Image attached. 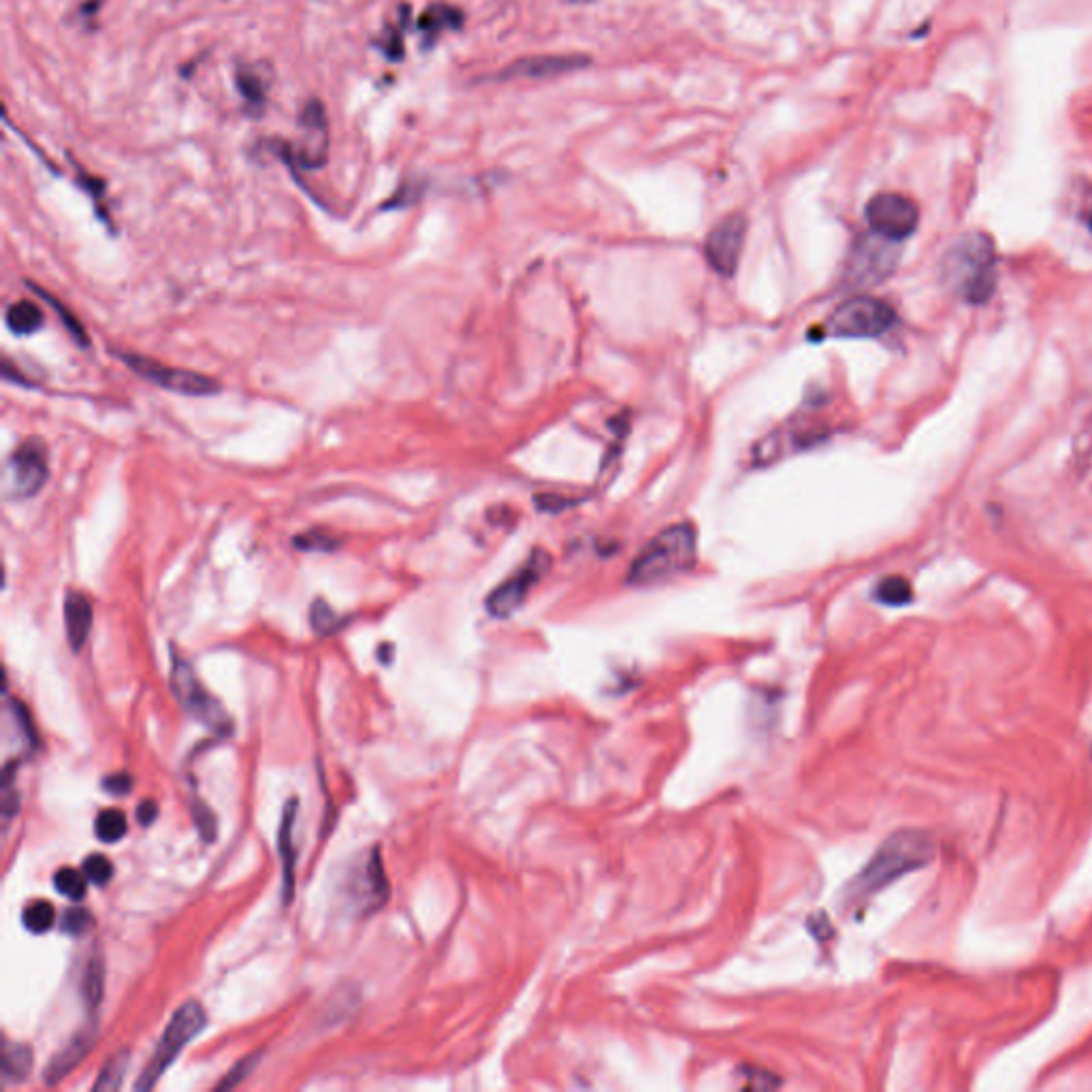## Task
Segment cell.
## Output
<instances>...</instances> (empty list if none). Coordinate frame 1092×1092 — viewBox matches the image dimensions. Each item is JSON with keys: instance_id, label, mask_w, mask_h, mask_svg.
<instances>
[{"instance_id": "32", "label": "cell", "mask_w": 1092, "mask_h": 1092, "mask_svg": "<svg viewBox=\"0 0 1092 1092\" xmlns=\"http://www.w3.org/2000/svg\"><path fill=\"white\" fill-rule=\"evenodd\" d=\"M193 817H195V826L201 832V839L211 843L215 839V832H218V821H215V815L211 813V808L208 804L197 800L193 804Z\"/></svg>"}, {"instance_id": "13", "label": "cell", "mask_w": 1092, "mask_h": 1092, "mask_svg": "<svg viewBox=\"0 0 1092 1092\" xmlns=\"http://www.w3.org/2000/svg\"><path fill=\"white\" fill-rule=\"evenodd\" d=\"M589 64H591V58L585 56V53H538V56H525L504 66V69L495 75V79L508 82V79L557 77V75L581 71Z\"/></svg>"}, {"instance_id": "18", "label": "cell", "mask_w": 1092, "mask_h": 1092, "mask_svg": "<svg viewBox=\"0 0 1092 1092\" xmlns=\"http://www.w3.org/2000/svg\"><path fill=\"white\" fill-rule=\"evenodd\" d=\"M92 1044H94L92 1033L84 1031V1033L75 1035L73 1040L69 1042V1046H64L58 1051V1054L49 1060V1064L43 1071L45 1084H49V1086L60 1084L64 1077L69 1075L73 1069H77V1064L86 1058V1054L92 1050Z\"/></svg>"}, {"instance_id": "25", "label": "cell", "mask_w": 1092, "mask_h": 1092, "mask_svg": "<svg viewBox=\"0 0 1092 1092\" xmlns=\"http://www.w3.org/2000/svg\"><path fill=\"white\" fill-rule=\"evenodd\" d=\"M22 922L26 930H31L35 935H43L56 922V913L47 900H33L26 905L22 913Z\"/></svg>"}, {"instance_id": "30", "label": "cell", "mask_w": 1092, "mask_h": 1092, "mask_svg": "<svg viewBox=\"0 0 1092 1092\" xmlns=\"http://www.w3.org/2000/svg\"><path fill=\"white\" fill-rule=\"evenodd\" d=\"M294 546L299 550H307V552H331L337 548V541L333 536L325 534V532H307V534H299L294 538Z\"/></svg>"}, {"instance_id": "22", "label": "cell", "mask_w": 1092, "mask_h": 1092, "mask_svg": "<svg viewBox=\"0 0 1092 1092\" xmlns=\"http://www.w3.org/2000/svg\"><path fill=\"white\" fill-rule=\"evenodd\" d=\"M126 832H128V821L120 808H105V811L97 815V821H94V834H97L103 843H116L123 839Z\"/></svg>"}, {"instance_id": "5", "label": "cell", "mask_w": 1092, "mask_h": 1092, "mask_svg": "<svg viewBox=\"0 0 1092 1092\" xmlns=\"http://www.w3.org/2000/svg\"><path fill=\"white\" fill-rule=\"evenodd\" d=\"M896 314L892 305L873 299V296H854L841 303L828 318L826 331L834 337L847 340H871L894 327Z\"/></svg>"}, {"instance_id": "26", "label": "cell", "mask_w": 1092, "mask_h": 1092, "mask_svg": "<svg viewBox=\"0 0 1092 1092\" xmlns=\"http://www.w3.org/2000/svg\"><path fill=\"white\" fill-rule=\"evenodd\" d=\"M128 1069V1051H118L105 1067L101 1069L99 1080L94 1082V1090H118L123 1086V1080Z\"/></svg>"}, {"instance_id": "6", "label": "cell", "mask_w": 1092, "mask_h": 1092, "mask_svg": "<svg viewBox=\"0 0 1092 1092\" xmlns=\"http://www.w3.org/2000/svg\"><path fill=\"white\" fill-rule=\"evenodd\" d=\"M171 690L175 698H178V703L184 707V711L188 714H193L195 719L206 723L215 732L224 734L231 730V719H228L226 711L220 707L218 700H215L204 685H201L193 666L180 655H173Z\"/></svg>"}, {"instance_id": "37", "label": "cell", "mask_w": 1092, "mask_h": 1092, "mask_svg": "<svg viewBox=\"0 0 1092 1092\" xmlns=\"http://www.w3.org/2000/svg\"><path fill=\"white\" fill-rule=\"evenodd\" d=\"M747 1088H775L779 1084L773 1073H764L760 1069H745Z\"/></svg>"}, {"instance_id": "3", "label": "cell", "mask_w": 1092, "mask_h": 1092, "mask_svg": "<svg viewBox=\"0 0 1092 1092\" xmlns=\"http://www.w3.org/2000/svg\"><path fill=\"white\" fill-rule=\"evenodd\" d=\"M698 538L690 523H679L659 532L633 559L628 583L646 587L668 581L694 568Z\"/></svg>"}, {"instance_id": "17", "label": "cell", "mask_w": 1092, "mask_h": 1092, "mask_svg": "<svg viewBox=\"0 0 1092 1092\" xmlns=\"http://www.w3.org/2000/svg\"><path fill=\"white\" fill-rule=\"evenodd\" d=\"M272 66L267 62H252V64H237L235 82L237 90L244 101L252 107L254 112H261L267 105L269 86H272Z\"/></svg>"}, {"instance_id": "9", "label": "cell", "mask_w": 1092, "mask_h": 1092, "mask_svg": "<svg viewBox=\"0 0 1092 1092\" xmlns=\"http://www.w3.org/2000/svg\"><path fill=\"white\" fill-rule=\"evenodd\" d=\"M898 241H889L878 233L858 237L847 259V278L856 285H878L894 272L898 263Z\"/></svg>"}, {"instance_id": "29", "label": "cell", "mask_w": 1092, "mask_h": 1092, "mask_svg": "<svg viewBox=\"0 0 1092 1092\" xmlns=\"http://www.w3.org/2000/svg\"><path fill=\"white\" fill-rule=\"evenodd\" d=\"M84 873H86L88 882L97 883V885H107L114 878V865H112L110 858H105L101 854H94V856L84 860Z\"/></svg>"}, {"instance_id": "16", "label": "cell", "mask_w": 1092, "mask_h": 1092, "mask_svg": "<svg viewBox=\"0 0 1092 1092\" xmlns=\"http://www.w3.org/2000/svg\"><path fill=\"white\" fill-rule=\"evenodd\" d=\"M92 622H94V613H92L90 600L79 591H66L64 628H66V638H69L73 651H79L86 644L92 630Z\"/></svg>"}, {"instance_id": "14", "label": "cell", "mask_w": 1092, "mask_h": 1092, "mask_svg": "<svg viewBox=\"0 0 1092 1092\" xmlns=\"http://www.w3.org/2000/svg\"><path fill=\"white\" fill-rule=\"evenodd\" d=\"M299 126L307 141L294 150L293 160L303 169H318L327 163V112L318 99L307 101L299 114Z\"/></svg>"}, {"instance_id": "19", "label": "cell", "mask_w": 1092, "mask_h": 1092, "mask_svg": "<svg viewBox=\"0 0 1092 1092\" xmlns=\"http://www.w3.org/2000/svg\"><path fill=\"white\" fill-rule=\"evenodd\" d=\"M463 26V13L462 9H457L449 3H434L429 5L423 13L419 22H416V29L421 31L423 39H425V45H434L438 39L449 33V31H460Z\"/></svg>"}, {"instance_id": "34", "label": "cell", "mask_w": 1092, "mask_h": 1092, "mask_svg": "<svg viewBox=\"0 0 1092 1092\" xmlns=\"http://www.w3.org/2000/svg\"><path fill=\"white\" fill-rule=\"evenodd\" d=\"M31 287H33V285H31ZM33 291H37L39 294H42V296H43V299H47V301H49V305H53V307H56V312L60 314V318H62V322H64V327H66V329H69V333H71V335L75 337V340H77L79 344H88V340H86V335H84V329H82V325H79V322H77V320L73 318V314H71V312H66V307H64L62 303H58V299H56V296H51V294H47L45 291H39V289H35V287H33Z\"/></svg>"}, {"instance_id": "20", "label": "cell", "mask_w": 1092, "mask_h": 1092, "mask_svg": "<svg viewBox=\"0 0 1092 1092\" xmlns=\"http://www.w3.org/2000/svg\"><path fill=\"white\" fill-rule=\"evenodd\" d=\"M7 327L16 335H31L43 327L42 307L33 301H16L7 309Z\"/></svg>"}, {"instance_id": "11", "label": "cell", "mask_w": 1092, "mask_h": 1092, "mask_svg": "<svg viewBox=\"0 0 1092 1092\" xmlns=\"http://www.w3.org/2000/svg\"><path fill=\"white\" fill-rule=\"evenodd\" d=\"M550 557L546 550H534L530 559L512 574L502 585H497L487 598V611L495 619H506L521 609L525 598L538 585V581L548 572Z\"/></svg>"}, {"instance_id": "10", "label": "cell", "mask_w": 1092, "mask_h": 1092, "mask_svg": "<svg viewBox=\"0 0 1092 1092\" xmlns=\"http://www.w3.org/2000/svg\"><path fill=\"white\" fill-rule=\"evenodd\" d=\"M123 361L134 374L141 376L143 380L152 382L154 386L167 388V390H171V393L204 397V395L218 393V390H220L218 382H215L213 378H210V376H204L199 372L169 368V366H163L160 361L147 359V357H141V355H123Z\"/></svg>"}, {"instance_id": "28", "label": "cell", "mask_w": 1092, "mask_h": 1092, "mask_svg": "<svg viewBox=\"0 0 1092 1092\" xmlns=\"http://www.w3.org/2000/svg\"><path fill=\"white\" fill-rule=\"evenodd\" d=\"M309 619H312V628L316 630V633H320V636H329V633L342 628V617L322 600L314 602L312 611H309Z\"/></svg>"}, {"instance_id": "36", "label": "cell", "mask_w": 1092, "mask_h": 1092, "mask_svg": "<svg viewBox=\"0 0 1092 1092\" xmlns=\"http://www.w3.org/2000/svg\"><path fill=\"white\" fill-rule=\"evenodd\" d=\"M103 790L107 794H112V797H126V794L132 790V779L126 773L110 775L103 779Z\"/></svg>"}, {"instance_id": "15", "label": "cell", "mask_w": 1092, "mask_h": 1092, "mask_svg": "<svg viewBox=\"0 0 1092 1092\" xmlns=\"http://www.w3.org/2000/svg\"><path fill=\"white\" fill-rule=\"evenodd\" d=\"M296 811H299V802L296 798H291L282 813V821L278 828V852L282 860V883H285V902L293 900L294 892V867H296V849H294V821Z\"/></svg>"}, {"instance_id": "27", "label": "cell", "mask_w": 1092, "mask_h": 1092, "mask_svg": "<svg viewBox=\"0 0 1092 1092\" xmlns=\"http://www.w3.org/2000/svg\"><path fill=\"white\" fill-rule=\"evenodd\" d=\"M86 880H88L86 873L64 867L53 875V885H56V889L62 896L79 902L86 896Z\"/></svg>"}, {"instance_id": "33", "label": "cell", "mask_w": 1092, "mask_h": 1092, "mask_svg": "<svg viewBox=\"0 0 1092 1092\" xmlns=\"http://www.w3.org/2000/svg\"><path fill=\"white\" fill-rule=\"evenodd\" d=\"M259 1060H261V1054H250V1056H246V1058H241V1060L235 1064V1067L224 1075V1080H222L218 1086H215V1088H218V1090H231V1088L239 1086V1084L244 1082L246 1077L252 1073V1069L256 1067V1064H259Z\"/></svg>"}, {"instance_id": "8", "label": "cell", "mask_w": 1092, "mask_h": 1092, "mask_svg": "<svg viewBox=\"0 0 1092 1092\" xmlns=\"http://www.w3.org/2000/svg\"><path fill=\"white\" fill-rule=\"evenodd\" d=\"M867 222L873 233L889 241H902L915 233L920 210L915 201L900 193H880L867 204Z\"/></svg>"}, {"instance_id": "2", "label": "cell", "mask_w": 1092, "mask_h": 1092, "mask_svg": "<svg viewBox=\"0 0 1092 1092\" xmlns=\"http://www.w3.org/2000/svg\"><path fill=\"white\" fill-rule=\"evenodd\" d=\"M935 858V841L920 830H900L887 837L862 869L852 889L858 896L880 892L902 875L920 871Z\"/></svg>"}, {"instance_id": "7", "label": "cell", "mask_w": 1092, "mask_h": 1092, "mask_svg": "<svg viewBox=\"0 0 1092 1092\" xmlns=\"http://www.w3.org/2000/svg\"><path fill=\"white\" fill-rule=\"evenodd\" d=\"M5 476L9 500H31L35 497L49 478L45 444L39 438L24 440L11 453Z\"/></svg>"}, {"instance_id": "24", "label": "cell", "mask_w": 1092, "mask_h": 1092, "mask_svg": "<svg viewBox=\"0 0 1092 1092\" xmlns=\"http://www.w3.org/2000/svg\"><path fill=\"white\" fill-rule=\"evenodd\" d=\"M875 600L885 606H907L913 600V589L907 578L887 576L875 587Z\"/></svg>"}, {"instance_id": "23", "label": "cell", "mask_w": 1092, "mask_h": 1092, "mask_svg": "<svg viewBox=\"0 0 1092 1092\" xmlns=\"http://www.w3.org/2000/svg\"><path fill=\"white\" fill-rule=\"evenodd\" d=\"M82 994H84V1001L90 1009H97L99 1003L103 1001V994H105V965H103V961L99 959V956L90 959V963L84 970Z\"/></svg>"}, {"instance_id": "31", "label": "cell", "mask_w": 1092, "mask_h": 1092, "mask_svg": "<svg viewBox=\"0 0 1092 1092\" xmlns=\"http://www.w3.org/2000/svg\"><path fill=\"white\" fill-rule=\"evenodd\" d=\"M60 926H62V933L71 937H82L92 926V915L84 907H71L64 911Z\"/></svg>"}, {"instance_id": "38", "label": "cell", "mask_w": 1092, "mask_h": 1092, "mask_svg": "<svg viewBox=\"0 0 1092 1092\" xmlns=\"http://www.w3.org/2000/svg\"><path fill=\"white\" fill-rule=\"evenodd\" d=\"M158 815V804L154 800H143L137 808V819L141 826H150Z\"/></svg>"}, {"instance_id": "4", "label": "cell", "mask_w": 1092, "mask_h": 1092, "mask_svg": "<svg viewBox=\"0 0 1092 1092\" xmlns=\"http://www.w3.org/2000/svg\"><path fill=\"white\" fill-rule=\"evenodd\" d=\"M206 1022H208L206 1011L197 1001H188L175 1011L163 1037H160L150 1062L145 1064L137 1084H134V1090L154 1088L160 1077H163V1073L171 1067L173 1060L180 1056V1051L206 1029Z\"/></svg>"}, {"instance_id": "12", "label": "cell", "mask_w": 1092, "mask_h": 1092, "mask_svg": "<svg viewBox=\"0 0 1092 1092\" xmlns=\"http://www.w3.org/2000/svg\"><path fill=\"white\" fill-rule=\"evenodd\" d=\"M747 218L743 213H730L714 224L705 239V256L709 265L721 276L736 274L740 254L745 248Z\"/></svg>"}, {"instance_id": "39", "label": "cell", "mask_w": 1092, "mask_h": 1092, "mask_svg": "<svg viewBox=\"0 0 1092 1092\" xmlns=\"http://www.w3.org/2000/svg\"><path fill=\"white\" fill-rule=\"evenodd\" d=\"M1090 228H1092V215H1090Z\"/></svg>"}, {"instance_id": "21", "label": "cell", "mask_w": 1092, "mask_h": 1092, "mask_svg": "<svg viewBox=\"0 0 1092 1092\" xmlns=\"http://www.w3.org/2000/svg\"><path fill=\"white\" fill-rule=\"evenodd\" d=\"M33 1069V1051L26 1046H5L3 1073L7 1082H24Z\"/></svg>"}, {"instance_id": "1", "label": "cell", "mask_w": 1092, "mask_h": 1092, "mask_svg": "<svg viewBox=\"0 0 1092 1092\" xmlns=\"http://www.w3.org/2000/svg\"><path fill=\"white\" fill-rule=\"evenodd\" d=\"M996 250L990 235L970 231L959 237L943 256V280L966 303H986L996 285Z\"/></svg>"}, {"instance_id": "35", "label": "cell", "mask_w": 1092, "mask_h": 1092, "mask_svg": "<svg viewBox=\"0 0 1092 1092\" xmlns=\"http://www.w3.org/2000/svg\"><path fill=\"white\" fill-rule=\"evenodd\" d=\"M378 47L384 51V56L390 60H399L403 56V35L401 29H388L384 37L378 42Z\"/></svg>"}]
</instances>
